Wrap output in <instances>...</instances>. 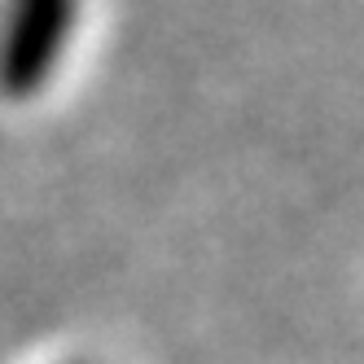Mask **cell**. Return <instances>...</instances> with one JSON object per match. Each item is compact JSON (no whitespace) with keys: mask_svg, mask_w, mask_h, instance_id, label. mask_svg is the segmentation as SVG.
<instances>
[{"mask_svg":"<svg viewBox=\"0 0 364 364\" xmlns=\"http://www.w3.org/2000/svg\"><path fill=\"white\" fill-rule=\"evenodd\" d=\"M80 0H9L0 22V97L27 101L66 58Z\"/></svg>","mask_w":364,"mask_h":364,"instance_id":"1","label":"cell"}]
</instances>
